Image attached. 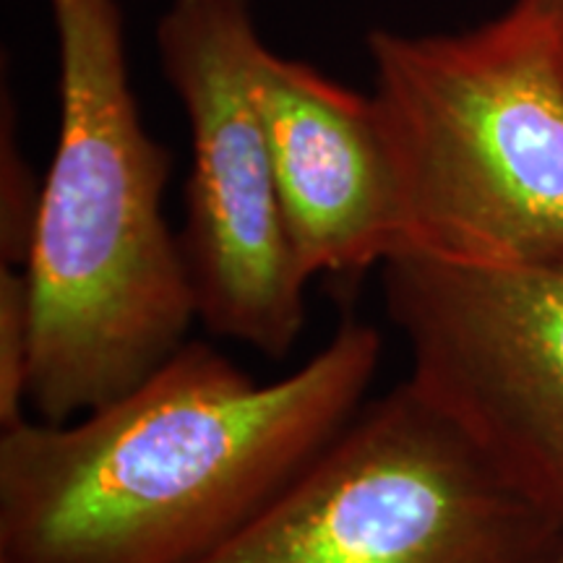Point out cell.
Wrapping results in <instances>:
<instances>
[{
    "label": "cell",
    "instance_id": "6da1fadb",
    "mask_svg": "<svg viewBox=\"0 0 563 563\" xmlns=\"http://www.w3.org/2000/svg\"><path fill=\"white\" fill-rule=\"evenodd\" d=\"M384 340L347 316L258 382L207 342L63 422L0 435V553L19 563H196L272 501L365 405Z\"/></svg>",
    "mask_w": 563,
    "mask_h": 563
},
{
    "label": "cell",
    "instance_id": "7a4b0ae2",
    "mask_svg": "<svg viewBox=\"0 0 563 563\" xmlns=\"http://www.w3.org/2000/svg\"><path fill=\"white\" fill-rule=\"evenodd\" d=\"M60 53V131L26 272L30 407L63 422L167 361L196 313L165 220L170 152L141 121L118 0H47Z\"/></svg>",
    "mask_w": 563,
    "mask_h": 563
},
{
    "label": "cell",
    "instance_id": "3957f363",
    "mask_svg": "<svg viewBox=\"0 0 563 563\" xmlns=\"http://www.w3.org/2000/svg\"><path fill=\"white\" fill-rule=\"evenodd\" d=\"M368 51L402 251L456 264L563 256L559 34L509 9L464 34L373 32Z\"/></svg>",
    "mask_w": 563,
    "mask_h": 563
},
{
    "label": "cell",
    "instance_id": "277c9868",
    "mask_svg": "<svg viewBox=\"0 0 563 563\" xmlns=\"http://www.w3.org/2000/svg\"><path fill=\"white\" fill-rule=\"evenodd\" d=\"M563 517L410 376L196 563H551Z\"/></svg>",
    "mask_w": 563,
    "mask_h": 563
},
{
    "label": "cell",
    "instance_id": "5b68a950",
    "mask_svg": "<svg viewBox=\"0 0 563 563\" xmlns=\"http://www.w3.org/2000/svg\"><path fill=\"white\" fill-rule=\"evenodd\" d=\"M191 129L180 251L211 334L285 357L306 327V272L287 238L253 97L264 42L249 0H173L157 26Z\"/></svg>",
    "mask_w": 563,
    "mask_h": 563
},
{
    "label": "cell",
    "instance_id": "8992f818",
    "mask_svg": "<svg viewBox=\"0 0 563 563\" xmlns=\"http://www.w3.org/2000/svg\"><path fill=\"white\" fill-rule=\"evenodd\" d=\"M382 290L412 382L563 517V256L456 264L402 251L382 266Z\"/></svg>",
    "mask_w": 563,
    "mask_h": 563
},
{
    "label": "cell",
    "instance_id": "52a82bcc",
    "mask_svg": "<svg viewBox=\"0 0 563 563\" xmlns=\"http://www.w3.org/2000/svg\"><path fill=\"white\" fill-rule=\"evenodd\" d=\"M253 97L287 238L306 277L382 269L405 249V211L373 95L264 45Z\"/></svg>",
    "mask_w": 563,
    "mask_h": 563
},
{
    "label": "cell",
    "instance_id": "ba28073f",
    "mask_svg": "<svg viewBox=\"0 0 563 563\" xmlns=\"http://www.w3.org/2000/svg\"><path fill=\"white\" fill-rule=\"evenodd\" d=\"M34 350L32 295L26 272L3 264L0 269V428L26 420Z\"/></svg>",
    "mask_w": 563,
    "mask_h": 563
},
{
    "label": "cell",
    "instance_id": "9c48e42d",
    "mask_svg": "<svg viewBox=\"0 0 563 563\" xmlns=\"http://www.w3.org/2000/svg\"><path fill=\"white\" fill-rule=\"evenodd\" d=\"M40 196L42 186L34 183L30 167L21 157L13 108L5 100L3 133H0V253H3V264H26L34 224H37Z\"/></svg>",
    "mask_w": 563,
    "mask_h": 563
},
{
    "label": "cell",
    "instance_id": "30bf717a",
    "mask_svg": "<svg viewBox=\"0 0 563 563\" xmlns=\"http://www.w3.org/2000/svg\"><path fill=\"white\" fill-rule=\"evenodd\" d=\"M511 9L543 21L545 26H551V30L563 40V0H517Z\"/></svg>",
    "mask_w": 563,
    "mask_h": 563
},
{
    "label": "cell",
    "instance_id": "8fae6325",
    "mask_svg": "<svg viewBox=\"0 0 563 563\" xmlns=\"http://www.w3.org/2000/svg\"><path fill=\"white\" fill-rule=\"evenodd\" d=\"M0 563H19V561H16V559H11V555L0 553Z\"/></svg>",
    "mask_w": 563,
    "mask_h": 563
},
{
    "label": "cell",
    "instance_id": "7c38bea8",
    "mask_svg": "<svg viewBox=\"0 0 563 563\" xmlns=\"http://www.w3.org/2000/svg\"><path fill=\"white\" fill-rule=\"evenodd\" d=\"M551 563H563V548H561V553H559V555H555V559H553Z\"/></svg>",
    "mask_w": 563,
    "mask_h": 563
}]
</instances>
